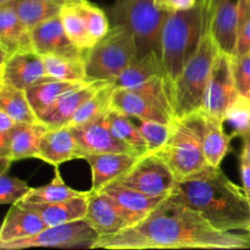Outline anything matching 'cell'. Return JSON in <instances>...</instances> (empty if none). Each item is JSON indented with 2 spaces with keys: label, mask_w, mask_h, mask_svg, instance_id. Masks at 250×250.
<instances>
[{
  "label": "cell",
  "mask_w": 250,
  "mask_h": 250,
  "mask_svg": "<svg viewBox=\"0 0 250 250\" xmlns=\"http://www.w3.org/2000/svg\"><path fill=\"white\" fill-rule=\"evenodd\" d=\"M250 232L220 231L171 193L139 224L99 237L92 249H249Z\"/></svg>",
  "instance_id": "1"
},
{
  "label": "cell",
  "mask_w": 250,
  "mask_h": 250,
  "mask_svg": "<svg viewBox=\"0 0 250 250\" xmlns=\"http://www.w3.org/2000/svg\"><path fill=\"white\" fill-rule=\"evenodd\" d=\"M172 194L199 212L220 231L250 232V203L243 188L234 185L220 167L176 181Z\"/></svg>",
  "instance_id": "2"
},
{
  "label": "cell",
  "mask_w": 250,
  "mask_h": 250,
  "mask_svg": "<svg viewBox=\"0 0 250 250\" xmlns=\"http://www.w3.org/2000/svg\"><path fill=\"white\" fill-rule=\"evenodd\" d=\"M202 32L200 4L185 11L168 12L161 32V62L171 84L197 50Z\"/></svg>",
  "instance_id": "3"
},
{
  "label": "cell",
  "mask_w": 250,
  "mask_h": 250,
  "mask_svg": "<svg viewBox=\"0 0 250 250\" xmlns=\"http://www.w3.org/2000/svg\"><path fill=\"white\" fill-rule=\"evenodd\" d=\"M219 50L209 29L203 27L197 50L172 84L173 106L177 119L183 120L202 109L212 63Z\"/></svg>",
  "instance_id": "4"
},
{
  "label": "cell",
  "mask_w": 250,
  "mask_h": 250,
  "mask_svg": "<svg viewBox=\"0 0 250 250\" xmlns=\"http://www.w3.org/2000/svg\"><path fill=\"white\" fill-rule=\"evenodd\" d=\"M138 59L133 32L122 24H111L109 33L85 54V68L92 81L116 80Z\"/></svg>",
  "instance_id": "5"
},
{
  "label": "cell",
  "mask_w": 250,
  "mask_h": 250,
  "mask_svg": "<svg viewBox=\"0 0 250 250\" xmlns=\"http://www.w3.org/2000/svg\"><path fill=\"white\" fill-rule=\"evenodd\" d=\"M167 15L155 0H116L109 10L111 24H122L133 32L138 58L150 51L161 58V32Z\"/></svg>",
  "instance_id": "6"
},
{
  "label": "cell",
  "mask_w": 250,
  "mask_h": 250,
  "mask_svg": "<svg viewBox=\"0 0 250 250\" xmlns=\"http://www.w3.org/2000/svg\"><path fill=\"white\" fill-rule=\"evenodd\" d=\"M175 175L176 181L194 175L209 166L202 141L186 120L176 119L165 146L156 151Z\"/></svg>",
  "instance_id": "7"
},
{
  "label": "cell",
  "mask_w": 250,
  "mask_h": 250,
  "mask_svg": "<svg viewBox=\"0 0 250 250\" xmlns=\"http://www.w3.org/2000/svg\"><path fill=\"white\" fill-rule=\"evenodd\" d=\"M99 238L98 232L85 219L67 224L48 226L39 233L10 243L0 244L2 250H21L28 248H88Z\"/></svg>",
  "instance_id": "8"
},
{
  "label": "cell",
  "mask_w": 250,
  "mask_h": 250,
  "mask_svg": "<svg viewBox=\"0 0 250 250\" xmlns=\"http://www.w3.org/2000/svg\"><path fill=\"white\" fill-rule=\"evenodd\" d=\"M115 182L151 197H166L172 192L176 177L158 154L148 153L139 156L136 164Z\"/></svg>",
  "instance_id": "9"
},
{
  "label": "cell",
  "mask_w": 250,
  "mask_h": 250,
  "mask_svg": "<svg viewBox=\"0 0 250 250\" xmlns=\"http://www.w3.org/2000/svg\"><path fill=\"white\" fill-rule=\"evenodd\" d=\"M231 58L232 56L219 50L212 63L211 73L200 109L224 120L229 107L239 98L232 72Z\"/></svg>",
  "instance_id": "10"
},
{
  "label": "cell",
  "mask_w": 250,
  "mask_h": 250,
  "mask_svg": "<svg viewBox=\"0 0 250 250\" xmlns=\"http://www.w3.org/2000/svg\"><path fill=\"white\" fill-rule=\"evenodd\" d=\"M183 120H186L199 134L203 150L209 165L220 167L222 160L229 153V144L233 138L225 131V120L204 110H199Z\"/></svg>",
  "instance_id": "11"
},
{
  "label": "cell",
  "mask_w": 250,
  "mask_h": 250,
  "mask_svg": "<svg viewBox=\"0 0 250 250\" xmlns=\"http://www.w3.org/2000/svg\"><path fill=\"white\" fill-rule=\"evenodd\" d=\"M241 17V0H215L207 21L203 23L208 28L217 46L227 55L236 53Z\"/></svg>",
  "instance_id": "12"
},
{
  "label": "cell",
  "mask_w": 250,
  "mask_h": 250,
  "mask_svg": "<svg viewBox=\"0 0 250 250\" xmlns=\"http://www.w3.org/2000/svg\"><path fill=\"white\" fill-rule=\"evenodd\" d=\"M48 78L51 77L46 75L43 56L34 49L19 51L1 60L0 82L7 83L15 88L26 90Z\"/></svg>",
  "instance_id": "13"
},
{
  "label": "cell",
  "mask_w": 250,
  "mask_h": 250,
  "mask_svg": "<svg viewBox=\"0 0 250 250\" xmlns=\"http://www.w3.org/2000/svg\"><path fill=\"white\" fill-rule=\"evenodd\" d=\"M107 112H105L98 119L88 122V124L78 127H72L78 146L82 150L83 159L90 154L100 153L136 154L131 148H128L126 144L122 143L119 138H116L111 127H110Z\"/></svg>",
  "instance_id": "14"
},
{
  "label": "cell",
  "mask_w": 250,
  "mask_h": 250,
  "mask_svg": "<svg viewBox=\"0 0 250 250\" xmlns=\"http://www.w3.org/2000/svg\"><path fill=\"white\" fill-rule=\"evenodd\" d=\"M32 45L39 55H55L71 59H85V51L71 42L63 29L60 14L31 31Z\"/></svg>",
  "instance_id": "15"
},
{
  "label": "cell",
  "mask_w": 250,
  "mask_h": 250,
  "mask_svg": "<svg viewBox=\"0 0 250 250\" xmlns=\"http://www.w3.org/2000/svg\"><path fill=\"white\" fill-rule=\"evenodd\" d=\"M85 220L98 232L99 237L115 234L129 227L128 220L122 210L102 190L90 189L88 193Z\"/></svg>",
  "instance_id": "16"
},
{
  "label": "cell",
  "mask_w": 250,
  "mask_h": 250,
  "mask_svg": "<svg viewBox=\"0 0 250 250\" xmlns=\"http://www.w3.org/2000/svg\"><path fill=\"white\" fill-rule=\"evenodd\" d=\"M37 159H41L54 167L73 159H83L82 150L78 146L72 127L60 126L48 128L39 143Z\"/></svg>",
  "instance_id": "17"
},
{
  "label": "cell",
  "mask_w": 250,
  "mask_h": 250,
  "mask_svg": "<svg viewBox=\"0 0 250 250\" xmlns=\"http://www.w3.org/2000/svg\"><path fill=\"white\" fill-rule=\"evenodd\" d=\"M102 192L109 195L122 210L128 220L129 227L139 224L167 197H151L119 182H112L105 186Z\"/></svg>",
  "instance_id": "18"
},
{
  "label": "cell",
  "mask_w": 250,
  "mask_h": 250,
  "mask_svg": "<svg viewBox=\"0 0 250 250\" xmlns=\"http://www.w3.org/2000/svg\"><path fill=\"white\" fill-rule=\"evenodd\" d=\"M139 156L131 153L90 154L84 158L92 168V190H102L119 180L136 164Z\"/></svg>",
  "instance_id": "19"
},
{
  "label": "cell",
  "mask_w": 250,
  "mask_h": 250,
  "mask_svg": "<svg viewBox=\"0 0 250 250\" xmlns=\"http://www.w3.org/2000/svg\"><path fill=\"white\" fill-rule=\"evenodd\" d=\"M106 82L109 81H89L81 87L66 93L48 110L39 115V121L43 122L48 128L65 126L78 107Z\"/></svg>",
  "instance_id": "20"
},
{
  "label": "cell",
  "mask_w": 250,
  "mask_h": 250,
  "mask_svg": "<svg viewBox=\"0 0 250 250\" xmlns=\"http://www.w3.org/2000/svg\"><path fill=\"white\" fill-rule=\"evenodd\" d=\"M46 227L48 225L34 210L19 202L10 207L5 216L0 229V244L34 236Z\"/></svg>",
  "instance_id": "21"
},
{
  "label": "cell",
  "mask_w": 250,
  "mask_h": 250,
  "mask_svg": "<svg viewBox=\"0 0 250 250\" xmlns=\"http://www.w3.org/2000/svg\"><path fill=\"white\" fill-rule=\"evenodd\" d=\"M33 49L31 29L20 20L10 4L0 6V53L1 60L19 53Z\"/></svg>",
  "instance_id": "22"
},
{
  "label": "cell",
  "mask_w": 250,
  "mask_h": 250,
  "mask_svg": "<svg viewBox=\"0 0 250 250\" xmlns=\"http://www.w3.org/2000/svg\"><path fill=\"white\" fill-rule=\"evenodd\" d=\"M111 109L121 112L129 117H136L139 121H160L165 124H171L175 120L150 100L146 99L141 93L128 88H117L115 89L111 99Z\"/></svg>",
  "instance_id": "23"
},
{
  "label": "cell",
  "mask_w": 250,
  "mask_h": 250,
  "mask_svg": "<svg viewBox=\"0 0 250 250\" xmlns=\"http://www.w3.org/2000/svg\"><path fill=\"white\" fill-rule=\"evenodd\" d=\"M48 131V127L43 122L36 124H19L11 131L7 141L6 149L1 158H7L11 161L27 158H37L39 143L43 134Z\"/></svg>",
  "instance_id": "24"
},
{
  "label": "cell",
  "mask_w": 250,
  "mask_h": 250,
  "mask_svg": "<svg viewBox=\"0 0 250 250\" xmlns=\"http://www.w3.org/2000/svg\"><path fill=\"white\" fill-rule=\"evenodd\" d=\"M88 190L85 194L80 197L71 198L58 203H45V204H29L22 200L27 207L37 212L44 220L48 226H56V225L67 224V222L77 221V220L85 219L88 210Z\"/></svg>",
  "instance_id": "25"
},
{
  "label": "cell",
  "mask_w": 250,
  "mask_h": 250,
  "mask_svg": "<svg viewBox=\"0 0 250 250\" xmlns=\"http://www.w3.org/2000/svg\"><path fill=\"white\" fill-rule=\"evenodd\" d=\"M85 82H70V81H60L55 78H48L46 81L34 84L32 87L27 88L26 94L31 103L32 107L36 111L37 116L39 119V115L43 114L45 110H48L55 102H58L62 95L76 88L81 87Z\"/></svg>",
  "instance_id": "26"
},
{
  "label": "cell",
  "mask_w": 250,
  "mask_h": 250,
  "mask_svg": "<svg viewBox=\"0 0 250 250\" xmlns=\"http://www.w3.org/2000/svg\"><path fill=\"white\" fill-rule=\"evenodd\" d=\"M156 75H166V71L161 62L160 55L155 51H150L137 59L112 82L117 88L136 89L138 85Z\"/></svg>",
  "instance_id": "27"
},
{
  "label": "cell",
  "mask_w": 250,
  "mask_h": 250,
  "mask_svg": "<svg viewBox=\"0 0 250 250\" xmlns=\"http://www.w3.org/2000/svg\"><path fill=\"white\" fill-rule=\"evenodd\" d=\"M0 110L19 124L41 122L27 98L26 90L2 82H0Z\"/></svg>",
  "instance_id": "28"
},
{
  "label": "cell",
  "mask_w": 250,
  "mask_h": 250,
  "mask_svg": "<svg viewBox=\"0 0 250 250\" xmlns=\"http://www.w3.org/2000/svg\"><path fill=\"white\" fill-rule=\"evenodd\" d=\"M116 85L114 82H106L94 94L90 95L73 114L65 126L78 127L98 119L111 109V99Z\"/></svg>",
  "instance_id": "29"
},
{
  "label": "cell",
  "mask_w": 250,
  "mask_h": 250,
  "mask_svg": "<svg viewBox=\"0 0 250 250\" xmlns=\"http://www.w3.org/2000/svg\"><path fill=\"white\" fill-rule=\"evenodd\" d=\"M10 5L31 31L43 22L58 16L62 6L50 0H12Z\"/></svg>",
  "instance_id": "30"
},
{
  "label": "cell",
  "mask_w": 250,
  "mask_h": 250,
  "mask_svg": "<svg viewBox=\"0 0 250 250\" xmlns=\"http://www.w3.org/2000/svg\"><path fill=\"white\" fill-rule=\"evenodd\" d=\"M87 192H81L73 188L68 187L63 182L60 172H59V166L55 167L54 178L45 186L37 188H31L28 194L22 199V202L29 203V204H45V203H58L63 200L71 199V198L80 197L85 194Z\"/></svg>",
  "instance_id": "31"
},
{
  "label": "cell",
  "mask_w": 250,
  "mask_h": 250,
  "mask_svg": "<svg viewBox=\"0 0 250 250\" xmlns=\"http://www.w3.org/2000/svg\"><path fill=\"white\" fill-rule=\"evenodd\" d=\"M107 119L116 138L131 148L138 156L148 154V146L146 139L143 138L139 126H136L129 120V116L110 109L107 112Z\"/></svg>",
  "instance_id": "32"
},
{
  "label": "cell",
  "mask_w": 250,
  "mask_h": 250,
  "mask_svg": "<svg viewBox=\"0 0 250 250\" xmlns=\"http://www.w3.org/2000/svg\"><path fill=\"white\" fill-rule=\"evenodd\" d=\"M46 75L51 78L70 82L92 81L88 78L85 59H71L55 55H42Z\"/></svg>",
  "instance_id": "33"
},
{
  "label": "cell",
  "mask_w": 250,
  "mask_h": 250,
  "mask_svg": "<svg viewBox=\"0 0 250 250\" xmlns=\"http://www.w3.org/2000/svg\"><path fill=\"white\" fill-rule=\"evenodd\" d=\"M60 19L67 37L81 50L87 53L97 44L88 32L87 26L75 5L63 4L60 10Z\"/></svg>",
  "instance_id": "34"
},
{
  "label": "cell",
  "mask_w": 250,
  "mask_h": 250,
  "mask_svg": "<svg viewBox=\"0 0 250 250\" xmlns=\"http://www.w3.org/2000/svg\"><path fill=\"white\" fill-rule=\"evenodd\" d=\"M73 5L82 16L88 32L95 41V43L102 41L111 28V23H110V20L106 14L100 7L90 4L88 0H83V1L76 2Z\"/></svg>",
  "instance_id": "35"
},
{
  "label": "cell",
  "mask_w": 250,
  "mask_h": 250,
  "mask_svg": "<svg viewBox=\"0 0 250 250\" xmlns=\"http://www.w3.org/2000/svg\"><path fill=\"white\" fill-rule=\"evenodd\" d=\"M139 122L141 124L138 126L143 134V138L146 139V146H148V153H156L158 150H160L170 137L172 122L165 124V122L153 121V120Z\"/></svg>",
  "instance_id": "36"
},
{
  "label": "cell",
  "mask_w": 250,
  "mask_h": 250,
  "mask_svg": "<svg viewBox=\"0 0 250 250\" xmlns=\"http://www.w3.org/2000/svg\"><path fill=\"white\" fill-rule=\"evenodd\" d=\"M32 187L27 182L9 175L5 171L0 175V204L14 205L23 199Z\"/></svg>",
  "instance_id": "37"
},
{
  "label": "cell",
  "mask_w": 250,
  "mask_h": 250,
  "mask_svg": "<svg viewBox=\"0 0 250 250\" xmlns=\"http://www.w3.org/2000/svg\"><path fill=\"white\" fill-rule=\"evenodd\" d=\"M231 65L239 95L250 98V53L232 56Z\"/></svg>",
  "instance_id": "38"
},
{
  "label": "cell",
  "mask_w": 250,
  "mask_h": 250,
  "mask_svg": "<svg viewBox=\"0 0 250 250\" xmlns=\"http://www.w3.org/2000/svg\"><path fill=\"white\" fill-rule=\"evenodd\" d=\"M155 4L166 12H177L193 9L199 4V0H155Z\"/></svg>",
  "instance_id": "39"
},
{
  "label": "cell",
  "mask_w": 250,
  "mask_h": 250,
  "mask_svg": "<svg viewBox=\"0 0 250 250\" xmlns=\"http://www.w3.org/2000/svg\"><path fill=\"white\" fill-rule=\"evenodd\" d=\"M17 122L9 116L6 112L0 110V154H2L6 149L7 141L11 131L16 126Z\"/></svg>",
  "instance_id": "40"
},
{
  "label": "cell",
  "mask_w": 250,
  "mask_h": 250,
  "mask_svg": "<svg viewBox=\"0 0 250 250\" xmlns=\"http://www.w3.org/2000/svg\"><path fill=\"white\" fill-rule=\"evenodd\" d=\"M247 53H250V17L247 19L239 27L238 41H237V48L234 55H244Z\"/></svg>",
  "instance_id": "41"
},
{
  "label": "cell",
  "mask_w": 250,
  "mask_h": 250,
  "mask_svg": "<svg viewBox=\"0 0 250 250\" xmlns=\"http://www.w3.org/2000/svg\"><path fill=\"white\" fill-rule=\"evenodd\" d=\"M239 171H241L242 183H243V189L250 203V160L248 156L242 151L239 156Z\"/></svg>",
  "instance_id": "42"
},
{
  "label": "cell",
  "mask_w": 250,
  "mask_h": 250,
  "mask_svg": "<svg viewBox=\"0 0 250 250\" xmlns=\"http://www.w3.org/2000/svg\"><path fill=\"white\" fill-rule=\"evenodd\" d=\"M238 137H241L242 141H243V150L242 151L248 156L250 160V126L244 131H242Z\"/></svg>",
  "instance_id": "43"
},
{
  "label": "cell",
  "mask_w": 250,
  "mask_h": 250,
  "mask_svg": "<svg viewBox=\"0 0 250 250\" xmlns=\"http://www.w3.org/2000/svg\"><path fill=\"white\" fill-rule=\"evenodd\" d=\"M250 17V0H241V17H239V27Z\"/></svg>",
  "instance_id": "44"
},
{
  "label": "cell",
  "mask_w": 250,
  "mask_h": 250,
  "mask_svg": "<svg viewBox=\"0 0 250 250\" xmlns=\"http://www.w3.org/2000/svg\"><path fill=\"white\" fill-rule=\"evenodd\" d=\"M214 1L215 0H199L200 7H202V14H203V23H204V22L208 20V17H209Z\"/></svg>",
  "instance_id": "45"
},
{
  "label": "cell",
  "mask_w": 250,
  "mask_h": 250,
  "mask_svg": "<svg viewBox=\"0 0 250 250\" xmlns=\"http://www.w3.org/2000/svg\"><path fill=\"white\" fill-rule=\"evenodd\" d=\"M83 0H65L66 4H76V2H81Z\"/></svg>",
  "instance_id": "46"
},
{
  "label": "cell",
  "mask_w": 250,
  "mask_h": 250,
  "mask_svg": "<svg viewBox=\"0 0 250 250\" xmlns=\"http://www.w3.org/2000/svg\"><path fill=\"white\" fill-rule=\"evenodd\" d=\"M12 0H0V6H2V5H6V4H10Z\"/></svg>",
  "instance_id": "47"
},
{
  "label": "cell",
  "mask_w": 250,
  "mask_h": 250,
  "mask_svg": "<svg viewBox=\"0 0 250 250\" xmlns=\"http://www.w3.org/2000/svg\"><path fill=\"white\" fill-rule=\"evenodd\" d=\"M50 1H54V2H56V4H60V5L66 4L65 0H50Z\"/></svg>",
  "instance_id": "48"
}]
</instances>
